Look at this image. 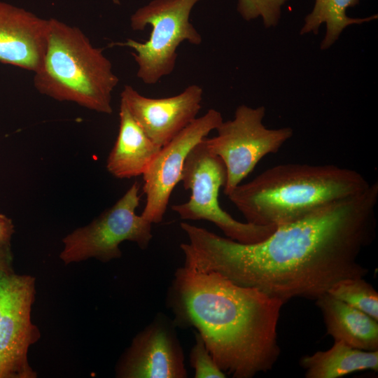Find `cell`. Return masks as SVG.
Segmentation results:
<instances>
[{
	"instance_id": "obj_1",
	"label": "cell",
	"mask_w": 378,
	"mask_h": 378,
	"mask_svg": "<svg viewBox=\"0 0 378 378\" xmlns=\"http://www.w3.org/2000/svg\"><path fill=\"white\" fill-rule=\"evenodd\" d=\"M378 183L276 227L265 239L243 244L181 223L188 243L180 248L184 266L216 272L234 283L258 288L284 304L317 300L337 281L364 277L360 252L375 237Z\"/></svg>"
},
{
	"instance_id": "obj_2",
	"label": "cell",
	"mask_w": 378,
	"mask_h": 378,
	"mask_svg": "<svg viewBox=\"0 0 378 378\" xmlns=\"http://www.w3.org/2000/svg\"><path fill=\"white\" fill-rule=\"evenodd\" d=\"M166 304L176 326L195 328L225 374L252 378L279 358L276 328L284 303L258 288L183 266L174 272Z\"/></svg>"
},
{
	"instance_id": "obj_3",
	"label": "cell",
	"mask_w": 378,
	"mask_h": 378,
	"mask_svg": "<svg viewBox=\"0 0 378 378\" xmlns=\"http://www.w3.org/2000/svg\"><path fill=\"white\" fill-rule=\"evenodd\" d=\"M370 185L363 175L350 169L289 163L262 172L227 196L247 223L276 227L360 193Z\"/></svg>"
},
{
	"instance_id": "obj_4",
	"label": "cell",
	"mask_w": 378,
	"mask_h": 378,
	"mask_svg": "<svg viewBox=\"0 0 378 378\" xmlns=\"http://www.w3.org/2000/svg\"><path fill=\"white\" fill-rule=\"evenodd\" d=\"M118 82L103 49L94 46L79 28L49 19L43 59L34 76L41 94L111 114Z\"/></svg>"
},
{
	"instance_id": "obj_5",
	"label": "cell",
	"mask_w": 378,
	"mask_h": 378,
	"mask_svg": "<svg viewBox=\"0 0 378 378\" xmlns=\"http://www.w3.org/2000/svg\"><path fill=\"white\" fill-rule=\"evenodd\" d=\"M200 0H153L132 15L130 26L134 31L151 27L149 38L143 42L127 38L113 42L110 46H125L137 64L136 76L145 84L153 85L171 74L176 66L177 49L187 41L200 45V34L190 22L193 6Z\"/></svg>"
},
{
	"instance_id": "obj_6",
	"label": "cell",
	"mask_w": 378,
	"mask_h": 378,
	"mask_svg": "<svg viewBox=\"0 0 378 378\" xmlns=\"http://www.w3.org/2000/svg\"><path fill=\"white\" fill-rule=\"evenodd\" d=\"M205 138L191 149L183 165L180 182L190 190V199L172 205V209L183 220L210 221L227 237L240 243L265 239L276 227L239 222L220 207L218 194L226 181V169L223 160L209 150Z\"/></svg>"
},
{
	"instance_id": "obj_7",
	"label": "cell",
	"mask_w": 378,
	"mask_h": 378,
	"mask_svg": "<svg viewBox=\"0 0 378 378\" xmlns=\"http://www.w3.org/2000/svg\"><path fill=\"white\" fill-rule=\"evenodd\" d=\"M139 187L135 181L98 218L66 235L59 254L62 262L67 265L94 258L108 262L122 256L119 245L124 241L146 249L153 238L152 223L135 213L140 202Z\"/></svg>"
},
{
	"instance_id": "obj_8",
	"label": "cell",
	"mask_w": 378,
	"mask_h": 378,
	"mask_svg": "<svg viewBox=\"0 0 378 378\" xmlns=\"http://www.w3.org/2000/svg\"><path fill=\"white\" fill-rule=\"evenodd\" d=\"M263 106L252 108L239 106L232 120L223 121L216 130L217 135L205 138L209 150L218 156L226 169L224 193L227 195L253 170L260 160L275 153L290 139V127L267 128L262 123Z\"/></svg>"
},
{
	"instance_id": "obj_9",
	"label": "cell",
	"mask_w": 378,
	"mask_h": 378,
	"mask_svg": "<svg viewBox=\"0 0 378 378\" xmlns=\"http://www.w3.org/2000/svg\"><path fill=\"white\" fill-rule=\"evenodd\" d=\"M35 279L12 270L0 271V378H35L28 350L40 338L31 322Z\"/></svg>"
},
{
	"instance_id": "obj_10",
	"label": "cell",
	"mask_w": 378,
	"mask_h": 378,
	"mask_svg": "<svg viewBox=\"0 0 378 378\" xmlns=\"http://www.w3.org/2000/svg\"><path fill=\"white\" fill-rule=\"evenodd\" d=\"M223 121L214 108L196 118L169 142L163 146L143 174V191L146 203L141 216L160 223L166 212L173 190L181 181L186 158L191 149Z\"/></svg>"
},
{
	"instance_id": "obj_11",
	"label": "cell",
	"mask_w": 378,
	"mask_h": 378,
	"mask_svg": "<svg viewBox=\"0 0 378 378\" xmlns=\"http://www.w3.org/2000/svg\"><path fill=\"white\" fill-rule=\"evenodd\" d=\"M176 326L162 313L133 338L120 358L115 376L120 378H186L184 353Z\"/></svg>"
},
{
	"instance_id": "obj_12",
	"label": "cell",
	"mask_w": 378,
	"mask_h": 378,
	"mask_svg": "<svg viewBox=\"0 0 378 378\" xmlns=\"http://www.w3.org/2000/svg\"><path fill=\"white\" fill-rule=\"evenodd\" d=\"M202 97V87L195 84L164 98L146 97L126 85L120 101L149 139L162 148L197 118Z\"/></svg>"
},
{
	"instance_id": "obj_13",
	"label": "cell",
	"mask_w": 378,
	"mask_h": 378,
	"mask_svg": "<svg viewBox=\"0 0 378 378\" xmlns=\"http://www.w3.org/2000/svg\"><path fill=\"white\" fill-rule=\"evenodd\" d=\"M49 20L0 1V62L36 72L45 54Z\"/></svg>"
},
{
	"instance_id": "obj_14",
	"label": "cell",
	"mask_w": 378,
	"mask_h": 378,
	"mask_svg": "<svg viewBox=\"0 0 378 378\" xmlns=\"http://www.w3.org/2000/svg\"><path fill=\"white\" fill-rule=\"evenodd\" d=\"M119 117L118 134L108 157L106 168L118 178L143 175L161 147L149 139L122 101Z\"/></svg>"
},
{
	"instance_id": "obj_15",
	"label": "cell",
	"mask_w": 378,
	"mask_h": 378,
	"mask_svg": "<svg viewBox=\"0 0 378 378\" xmlns=\"http://www.w3.org/2000/svg\"><path fill=\"white\" fill-rule=\"evenodd\" d=\"M316 301L327 332L335 342L361 350L378 351L377 320L328 293Z\"/></svg>"
},
{
	"instance_id": "obj_16",
	"label": "cell",
	"mask_w": 378,
	"mask_h": 378,
	"mask_svg": "<svg viewBox=\"0 0 378 378\" xmlns=\"http://www.w3.org/2000/svg\"><path fill=\"white\" fill-rule=\"evenodd\" d=\"M300 366L307 378H338L363 370H378V351L354 348L342 342H335L326 351L302 356Z\"/></svg>"
},
{
	"instance_id": "obj_17",
	"label": "cell",
	"mask_w": 378,
	"mask_h": 378,
	"mask_svg": "<svg viewBox=\"0 0 378 378\" xmlns=\"http://www.w3.org/2000/svg\"><path fill=\"white\" fill-rule=\"evenodd\" d=\"M359 1L360 0H315L312 12L304 18L300 34H317L321 25L326 23V32L320 47L321 50L329 48L346 27L377 19V14L364 18L347 16L346 10L356 6Z\"/></svg>"
},
{
	"instance_id": "obj_18",
	"label": "cell",
	"mask_w": 378,
	"mask_h": 378,
	"mask_svg": "<svg viewBox=\"0 0 378 378\" xmlns=\"http://www.w3.org/2000/svg\"><path fill=\"white\" fill-rule=\"evenodd\" d=\"M327 293L378 321V293L363 277L341 279Z\"/></svg>"
},
{
	"instance_id": "obj_19",
	"label": "cell",
	"mask_w": 378,
	"mask_h": 378,
	"mask_svg": "<svg viewBox=\"0 0 378 378\" xmlns=\"http://www.w3.org/2000/svg\"><path fill=\"white\" fill-rule=\"evenodd\" d=\"M289 0H238L237 10L246 21L260 17L266 28L275 27L281 18V7Z\"/></svg>"
},
{
	"instance_id": "obj_20",
	"label": "cell",
	"mask_w": 378,
	"mask_h": 378,
	"mask_svg": "<svg viewBox=\"0 0 378 378\" xmlns=\"http://www.w3.org/2000/svg\"><path fill=\"white\" fill-rule=\"evenodd\" d=\"M190 363L194 369L195 378H225L226 374L219 368L206 344L197 332H195V343L190 352Z\"/></svg>"
},
{
	"instance_id": "obj_21",
	"label": "cell",
	"mask_w": 378,
	"mask_h": 378,
	"mask_svg": "<svg viewBox=\"0 0 378 378\" xmlns=\"http://www.w3.org/2000/svg\"><path fill=\"white\" fill-rule=\"evenodd\" d=\"M14 225L10 218L0 214V248L10 247V239Z\"/></svg>"
},
{
	"instance_id": "obj_22",
	"label": "cell",
	"mask_w": 378,
	"mask_h": 378,
	"mask_svg": "<svg viewBox=\"0 0 378 378\" xmlns=\"http://www.w3.org/2000/svg\"><path fill=\"white\" fill-rule=\"evenodd\" d=\"M13 256L10 247L0 248V271L12 270Z\"/></svg>"
},
{
	"instance_id": "obj_23",
	"label": "cell",
	"mask_w": 378,
	"mask_h": 378,
	"mask_svg": "<svg viewBox=\"0 0 378 378\" xmlns=\"http://www.w3.org/2000/svg\"><path fill=\"white\" fill-rule=\"evenodd\" d=\"M113 1L115 4H119V1L118 0H113Z\"/></svg>"
}]
</instances>
